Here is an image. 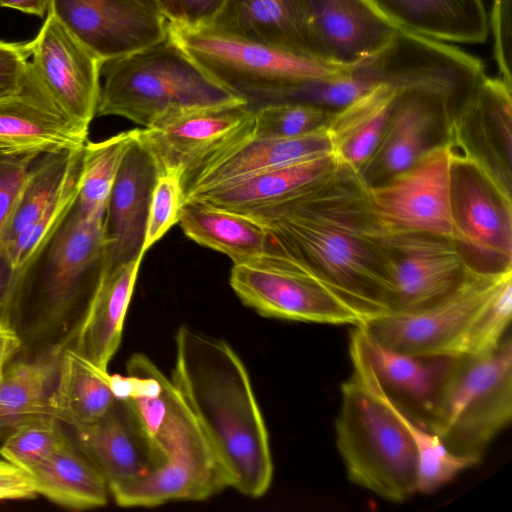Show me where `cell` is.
Here are the masks:
<instances>
[{
  "label": "cell",
  "mask_w": 512,
  "mask_h": 512,
  "mask_svg": "<svg viewBox=\"0 0 512 512\" xmlns=\"http://www.w3.org/2000/svg\"><path fill=\"white\" fill-rule=\"evenodd\" d=\"M245 215L261 223L282 254L341 299L362 323L390 312L386 233L358 170L339 163L288 200Z\"/></svg>",
  "instance_id": "obj_1"
},
{
  "label": "cell",
  "mask_w": 512,
  "mask_h": 512,
  "mask_svg": "<svg viewBox=\"0 0 512 512\" xmlns=\"http://www.w3.org/2000/svg\"><path fill=\"white\" fill-rule=\"evenodd\" d=\"M171 381L200 427L227 486L248 497L270 487L266 424L248 371L223 339L188 326L175 335Z\"/></svg>",
  "instance_id": "obj_2"
},
{
  "label": "cell",
  "mask_w": 512,
  "mask_h": 512,
  "mask_svg": "<svg viewBox=\"0 0 512 512\" xmlns=\"http://www.w3.org/2000/svg\"><path fill=\"white\" fill-rule=\"evenodd\" d=\"M76 201L15 269L3 321L21 339L19 357L71 347L107 274L104 218L84 215Z\"/></svg>",
  "instance_id": "obj_3"
},
{
  "label": "cell",
  "mask_w": 512,
  "mask_h": 512,
  "mask_svg": "<svg viewBox=\"0 0 512 512\" xmlns=\"http://www.w3.org/2000/svg\"><path fill=\"white\" fill-rule=\"evenodd\" d=\"M99 116H119L142 128L198 110L248 104L223 85L171 35L130 55L101 64Z\"/></svg>",
  "instance_id": "obj_4"
},
{
  "label": "cell",
  "mask_w": 512,
  "mask_h": 512,
  "mask_svg": "<svg viewBox=\"0 0 512 512\" xmlns=\"http://www.w3.org/2000/svg\"><path fill=\"white\" fill-rule=\"evenodd\" d=\"M341 396L336 444L349 479L392 502L416 493L417 450L399 412L355 372Z\"/></svg>",
  "instance_id": "obj_5"
},
{
  "label": "cell",
  "mask_w": 512,
  "mask_h": 512,
  "mask_svg": "<svg viewBox=\"0 0 512 512\" xmlns=\"http://www.w3.org/2000/svg\"><path fill=\"white\" fill-rule=\"evenodd\" d=\"M511 418V337L489 353L458 355L430 431L453 453L481 458Z\"/></svg>",
  "instance_id": "obj_6"
},
{
  "label": "cell",
  "mask_w": 512,
  "mask_h": 512,
  "mask_svg": "<svg viewBox=\"0 0 512 512\" xmlns=\"http://www.w3.org/2000/svg\"><path fill=\"white\" fill-rule=\"evenodd\" d=\"M445 142L452 240L466 268L480 275L511 271V193L459 141L446 135Z\"/></svg>",
  "instance_id": "obj_7"
},
{
  "label": "cell",
  "mask_w": 512,
  "mask_h": 512,
  "mask_svg": "<svg viewBox=\"0 0 512 512\" xmlns=\"http://www.w3.org/2000/svg\"><path fill=\"white\" fill-rule=\"evenodd\" d=\"M168 31L192 60L245 99L268 88L321 78L346 69L215 27L187 28L168 24Z\"/></svg>",
  "instance_id": "obj_8"
},
{
  "label": "cell",
  "mask_w": 512,
  "mask_h": 512,
  "mask_svg": "<svg viewBox=\"0 0 512 512\" xmlns=\"http://www.w3.org/2000/svg\"><path fill=\"white\" fill-rule=\"evenodd\" d=\"M229 283L244 305L264 317L334 325L362 323L349 306L274 244L260 257L233 264Z\"/></svg>",
  "instance_id": "obj_9"
},
{
  "label": "cell",
  "mask_w": 512,
  "mask_h": 512,
  "mask_svg": "<svg viewBox=\"0 0 512 512\" xmlns=\"http://www.w3.org/2000/svg\"><path fill=\"white\" fill-rule=\"evenodd\" d=\"M511 271L498 275L469 272L452 293L425 307L387 313L360 326L381 345L406 355H460L473 319Z\"/></svg>",
  "instance_id": "obj_10"
},
{
  "label": "cell",
  "mask_w": 512,
  "mask_h": 512,
  "mask_svg": "<svg viewBox=\"0 0 512 512\" xmlns=\"http://www.w3.org/2000/svg\"><path fill=\"white\" fill-rule=\"evenodd\" d=\"M349 354L353 372L408 420L430 431L458 355L402 354L381 345L360 326L350 334Z\"/></svg>",
  "instance_id": "obj_11"
},
{
  "label": "cell",
  "mask_w": 512,
  "mask_h": 512,
  "mask_svg": "<svg viewBox=\"0 0 512 512\" xmlns=\"http://www.w3.org/2000/svg\"><path fill=\"white\" fill-rule=\"evenodd\" d=\"M427 63L408 39L396 37L376 56L333 75L268 88L250 95V107L295 102L336 111L380 85L399 89L424 84Z\"/></svg>",
  "instance_id": "obj_12"
},
{
  "label": "cell",
  "mask_w": 512,
  "mask_h": 512,
  "mask_svg": "<svg viewBox=\"0 0 512 512\" xmlns=\"http://www.w3.org/2000/svg\"><path fill=\"white\" fill-rule=\"evenodd\" d=\"M449 164L446 142H438L407 169L368 186L386 234L418 232L452 239Z\"/></svg>",
  "instance_id": "obj_13"
},
{
  "label": "cell",
  "mask_w": 512,
  "mask_h": 512,
  "mask_svg": "<svg viewBox=\"0 0 512 512\" xmlns=\"http://www.w3.org/2000/svg\"><path fill=\"white\" fill-rule=\"evenodd\" d=\"M225 488L226 480L188 411L164 446L158 464L111 496L118 506L147 508L171 501H203Z\"/></svg>",
  "instance_id": "obj_14"
},
{
  "label": "cell",
  "mask_w": 512,
  "mask_h": 512,
  "mask_svg": "<svg viewBox=\"0 0 512 512\" xmlns=\"http://www.w3.org/2000/svg\"><path fill=\"white\" fill-rule=\"evenodd\" d=\"M252 133L253 110L243 104L188 112L137 128V139L160 172L178 171L184 179L252 138Z\"/></svg>",
  "instance_id": "obj_15"
},
{
  "label": "cell",
  "mask_w": 512,
  "mask_h": 512,
  "mask_svg": "<svg viewBox=\"0 0 512 512\" xmlns=\"http://www.w3.org/2000/svg\"><path fill=\"white\" fill-rule=\"evenodd\" d=\"M53 14L102 62L164 39L168 22L151 0H48Z\"/></svg>",
  "instance_id": "obj_16"
},
{
  "label": "cell",
  "mask_w": 512,
  "mask_h": 512,
  "mask_svg": "<svg viewBox=\"0 0 512 512\" xmlns=\"http://www.w3.org/2000/svg\"><path fill=\"white\" fill-rule=\"evenodd\" d=\"M30 45V64L44 89L88 133L97 114L102 61L51 13Z\"/></svg>",
  "instance_id": "obj_17"
},
{
  "label": "cell",
  "mask_w": 512,
  "mask_h": 512,
  "mask_svg": "<svg viewBox=\"0 0 512 512\" xmlns=\"http://www.w3.org/2000/svg\"><path fill=\"white\" fill-rule=\"evenodd\" d=\"M385 245L392 269L389 313L419 309L444 298L470 272L449 237L386 234Z\"/></svg>",
  "instance_id": "obj_18"
},
{
  "label": "cell",
  "mask_w": 512,
  "mask_h": 512,
  "mask_svg": "<svg viewBox=\"0 0 512 512\" xmlns=\"http://www.w3.org/2000/svg\"><path fill=\"white\" fill-rule=\"evenodd\" d=\"M315 58L350 68L387 48L399 29L370 0H300Z\"/></svg>",
  "instance_id": "obj_19"
},
{
  "label": "cell",
  "mask_w": 512,
  "mask_h": 512,
  "mask_svg": "<svg viewBox=\"0 0 512 512\" xmlns=\"http://www.w3.org/2000/svg\"><path fill=\"white\" fill-rule=\"evenodd\" d=\"M458 101L446 90L410 87L399 90L382 137L359 173L367 186H374L410 167L434 146L435 129Z\"/></svg>",
  "instance_id": "obj_20"
},
{
  "label": "cell",
  "mask_w": 512,
  "mask_h": 512,
  "mask_svg": "<svg viewBox=\"0 0 512 512\" xmlns=\"http://www.w3.org/2000/svg\"><path fill=\"white\" fill-rule=\"evenodd\" d=\"M512 85L484 76L446 122L459 141L511 193Z\"/></svg>",
  "instance_id": "obj_21"
},
{
  "label": "cell",
  "mask_w": 512,
  "mask_h": 512,
  "mask_svg": "<svg viewBox=\"0 0 512 512\" xmlns=\"http://www.w3.org/2000/svg\"><path fill=\"white\" fill-rule=\"evenodd\" d=\"M87 137L56 106L30 62L22 87L0 98V151L41 155L81 147Z\"/></svg>",
  "instance_id": "obj_22"
},
{
  "label": "cell",
  "mask_w": 512,
  "mask_h": 512,
  "mask_svg": "<svg viewBox=\"0 0 512 512\" xmlns=\"http://www.w3.org/2000/svg\"><path fill=\"white\" fill-rule=\"evenodd\" d=\"M160 169L136 136L129 146L107 203L104 231L107 273L143 258L148 209Z\"/></svg>",
  "instance_id": "obj_23"
},
{
  "label": "cell",
  "mask_w": 512,
  "mask_h": 512,
  "mask_svg": "<svg viewBox=\"0 0 512 512\" xmlns=\"http://www.w3.org/2000/svg\"><path fill=\"white\" fill-rule=\"evenodd\" d=\"M70 429L71 440L101 473L110 495L155 466L151 445L124 398L117 397L98 421Z\"/></svg>",
  "instance_id": "obj_24"
},
{
  "label": "cell",
  "mask_w": 512,
  "mask_h": 512,
  "mask_svg": "<svg viewBox=\"0 0 512 512\" xmlns=\"http://www.w3.org/2000/svg\"><path fill=\"white\" fill-rule=\"evenodd\" d=\"M327 153L332 145L326 127L293 138H250L185 177L184 195Z\"/></svg>",
  "instance_id": "obj_25"
},
{
  "label": "cell",
  "mask_w": 512,
  "mask_h": 512,
  "mask_svg": "<svg viewBox=\"0 0 512 512\" xmlns=\"http://www.w3.org/2000/svg\"><path fill=\"white\" fill-rule=\"evenodd\" d=\"M333 153L262 171L203 190L185 198L228 211L249 214L288 200L333 172Z\"/></svg>",
  "instance_id": "obj_26"
},
{
  "label": "cell",
  "mask_w": 512,
  "mask_h": 512,
  "mask_svg": "<svg viewBox=\"0 0 512 512\" xmlns=\"http://www.w3.org/2000/svg\"><path fill=\"white\" fill-rule=\"evenodd\" d=\"M397 29L444 43L480 44L489 34L483 0H370Z\"/></svg>",
  "instance_id": "obj_27"
},
{
  "label": "cell",
  "mask_w": 512,
  "mask_h": 512,
  "mask_svg": "<svg viewBox=\"0 0 512 512\" xmlns=\"http://www.w3.org/2000/svg\"><path fill=\"white\" fill-rule=\"evenodd\" d=\"M142 259L106 274L71 346L104 371L120 346Z\"/></svg>",
  "instance_id": "obj_28"
},
{
  "label": "cell",
  "mask_w": 512,
  "mask_h": 512,
  "mask_svg": "<svg viewBox=\"0 0 512 512\" xmlns=\"http://www.w3.org/2000/svg\"><path fill=\"white\" fill-rule=\"evenodd\" d=\"M178 223L188 238L225 254L233 264L260 257L273 246L266 228L253 218L195 200L184 202Z\"/></svg>",
  "instance_id": "obj_29"
},
{
  "label": "cell",
  "mask_w": 512,
  "mask_h": 512,
  "mask_svg": "<svg viewBox=\"0 0 512 512\" xmlns=\"http://www.w3.org/2000/svg\"><path fill=\"white\" fill-rule=\"evenodd\" d=\"M116 398L108 371L73 347L64 348L49 401L52 415L70 428L89 425L101 419Z\"/></svg>",
  "instance_id": "obj_30"
},
{
  "label": "cell",
  "mask_w": 512,
  "mask_h": 512,
  "mask_svg": "<svg viewBox=\"0 0 512 512\" xmlns=\"http://www.w3.org/2000/svg\"><path fill=\"white\" fill-rule=\"evenodd\" d=\"M399 90L380 85L333 112L326 129L338 163L359 171L368 161L382 137Z\"/></svg>",
  "instance_id": "obj_31"
},
{
  "label": "cell",
  "mask_w": 512,
  "mask_h": 512,
  "mask_svg": "<svg viewBox=\"0 0 512 512\" xmlns=\"http://www.w3.org/2000/svg\"><path fill=\"white\" fill-rule=\"evenodd\" d=\"M28 473L37 494L62 507L89 510L108 502L105 479L70 437Z\"/></svg>",
  "instance_id": "obj_32"
},
{
  "label": "cell",
  "mask_w": 512,
  "mask_h": 512,
  "mask_svg": "<svg viewBox=\"0 0 512 512\" xmlns=\"http://www.w3.org/2000/svg\"><path fill=\"white\" fill-rule=\"evenodd\" d=\"M212 27L314 57L300 0H229Z\"/></svg>",
  "instance_id": "obj_33"
},
{
  "label": "cell",
  "mask_w": 512,
  "mask_h": 512,
  "mask_svg": "<svg viewBox=\"0 0 512 512\" xmlns=\"http://www.w3.org/2000/svg\"><path fill=\"white\" fill-rule=\"evenodd\" d=\"M61 353L52 351L33 358L19 357L6 366L0 379L1 441L23 423L51 414L49 401Z\"/></svg>",
  "instance_id": "obj_34"
},
{
  "label": "cell",
  "mask_w": 512,
  "mask_h": 512,
  "mask_svg": "<svg viewBox=\"0 0 512 512\" xmlns=\"http://www.w3.org/2000/svg\"><path fill=\"white\" fill-rule=\"evenodd\" d=\"M84 145L47 152L34 160L25 178L1 245L6 244L33 224L61 195L75 167L83 157Z\"/></svg>",
  "instance_id": "obj_35"
},
{
  "label": "cell",
  "mask_w": 512,
  "mask_h": 512,
  "mask_svg": "<svg viewBox=\"0 0 512 512\" xmlns=\"http://www.w3.org/2000/svg\"><path fill=\"white\" fill-rule=\"evenodd\" d=\"M136 130L120 132L84 145L83 166L77 205L88 217L104 218L107 203L122 160Z\"/></svg>",
  "instance_id": "obj_36"
},
{
  "label": "cell",
  "mask_w": 512,
  "mask_h": 512,
  "mask_svg": "<svg viewBox=\"0 0 512 512\" xmlns=\"http://www.w3.org/2000/svg\"><path fill=\"white\" fill-rule=\"evenodd\" d=\"M399 414L417 450V492L433 493L452 481L462 471L480 463L479 457L453 453L437 434L419 427L400 412Z\"/></svg>",
  "instance_id": "obj_37"
},
{
  "label": "cell",
  "mask_w": 512,
  "mask_h": 512,
  "mask_svg": "<svg viewBox=\"0 0 512 512\" xmlns=\"http://www.w3.org/2000/svg\"><path fill=\"white\" fill-rule=\"evenodd\" d=\"M69 436L51 414L35 417L12 431L0 447L1 457L27 473L50 457Z\"/></svg>",
  "instance_id": "obj_38"
},
{
  "label": "cell",
  "mask_w": 512,
  "mask_h": 512,
  "mask_svg": "<svg viewBox=\"0 0 512 512\" xmlns=\"http://www.w3.org/2000/svg\"><path fill=\"white\" fill-rule=\"evenodd\" d=\"M255 139L293 138L327 126L334 111L295 102H273L251 107Z\"/></svg>",
  "instance_id": "obj_39"
},
{
  "label": "cell",
  "mask_w": 512,
  "mask_h": 512,
  "mask_svg": "<svg viewBox=\"0 0 512 512\" xmlns=\"http://www.w3.org/2000/svg\"><path fill=\"white\" fill-rule=\"evenodd\" d=\"M512 315V273L507 274L479 310L463 339L460 355L477 356L495 350Z\"/></svg>",
  "instance_id": "obj_40"
},
{
  "label": "cell",
  "mask_w": 512,
  "mask_h": 512,
  "mask_svg": "<svg viewBox=\"0 0 512 512\" xmlns=\"http://www.w3.org/2000/svg\"><path fill=\"white\" fill-rule=\"evenodd\" d=\"M84 155V152H83ZM83 157L75 167L61 195L29 227L1 247L17 269L42 240L58 225L77 200L82 174Z\"/></svg>",
  "instance_id": "obj_41"
},
{
  "label": "cell",
  "mask_w": 512,
  "mask_h": 512,
  "mask_svg": "<svg viewBox=\"0 0 512 512\" xmlns=\"http://www.w3.org/2000/svg\"><path fill=\"white\" fill-rule=\"evenodd\" d=\"M184 202L182 174L178 171L160 172L153 187L148 209L144 254L178 223Z\"/></svg>",
  "instance_id": "obj_42"
},
{
  "label": "cell",
  "mask_w": 512,
  "mask_h": 512,
  "mask_svg": "<svg viewBox=\"0 0 512 512\" xmlns=\"http://www.w3.org/2000/svg\"><path fill=\"white\" fill-rule=\"evenodd\" d=\"M38 156L0 151V245L27 173Z\"/></svg>",
  "instance_id": "obj_43"
},
{
  "label": "cell",
  "mask_w": 512,
  "mask_h": 512,
  "mask_svg": "<svg viewBox=\"0 0 512 512\" xmlns=\"http://www.w3.org/2000/svg\"><path fill=\"white\" fill-rule=\"evenodd\" d=\"M168 24L205 28L216 24L229 0H151Z\"/></svg>",
  "instance_id": "obj_44"
},
{
  "label": "cell",
  "mask_w": 512,
  "mask_h": 512,
  "mask_svg": "<svg viewBox=\"0 0 512 512\" xmlns=\"http://www.w3.org/2000/svg\"><path fill=\"white\" fill-rule=\"evenodd\" d=\"M489 30L494 40V57L500 78L512 85L511 73V0H493Z\"/></svg>",
  "instance_id": "obj_45"
},
{
  "label": "cell",
  "mask_w": 512,
  "mask_h": 512,
  "mask_svg": "<svg viewBox=\"0 0 512 512\" xmlns=\"http://www.w3.org/2000/svg\"><path fill=\"white\" fill-rule=\"evenodd\" d=\"M30 57V41L0 40V98L11 95L22 87Z\"/></svg>",
  "instance_id": "obj_46"
},
{
  "label": "cell",
  "mask_w": 512,
  "mask_h": 512,
  "mask_svg": "<svg viewBox=\"0 0 512 512\" xmlns=\"http://www.w3.org/2000/svg\"><path fill=\"white\" fill-rule=\"evenodd\" d=\"M29 473L0 460V500H24L37 496Z\"/></svg>",
  "instance_id": "obj_47"
},
{
  "label": "cell",
  "mask_w": 512,
  "mask_h": 512,
  "mask_svg": "<svg viewBox=\"0 0 512 512\" xmlns=\"http://www.w3.org/2000/svg\"><path fill=\"white\" fill-rule=\"evenodd\" d=\"M21 339L16 330L0 320V379L9 362L20 352Z\"/></svg>",
  "instance_id": "obj_48"
},
{
  "label": "cell",
  "mask_w": 512,
  "mask_h": 512,
  "mask_svg": "<svg viewBox=\"0 0 512 512\" xmlns=\"http://www.w3.org/2000/svg\"><path fill=\"white\" fill-rule=\"evenodd\" d=\"M15 274V268L3 247L0 246V320H3L8 294Z\"/></svg>",
  "instance_id": "obj_49"
},
{
  "label": "cell",
  "mask_w": 512,
  "mask_h": 512,
  "mask_svg": "<svg viewBox=\"0 0 512 512\" xmlns=\"http://www.w3.org/2000/svg\"><path fill=\"white\" fill-rule=\"evenodd\" d=\"M0 6L43 17L48 9V0H0Z\"/></svg>",
  "instance_id": "obj_50"
}]
</instances>
